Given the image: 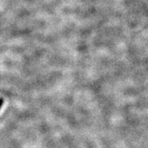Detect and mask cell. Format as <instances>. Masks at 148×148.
Masks as SVG:
<instances>
[{"instance_id": "6da1fadb", "label": "cell", "mask_w": 148, "mask_h": 148, "mask_svg": "<svg viewBox=\"0 0 148 148\" xmlns=\"http://www.w3.org/2000/svg\"><path fill=\"white\" fill-rule=\"evenodd\" d=\"M3 103H4V100L3 99V98H0V109L2 108V106L3 105Z\"/></svg>"}]
</instances>
